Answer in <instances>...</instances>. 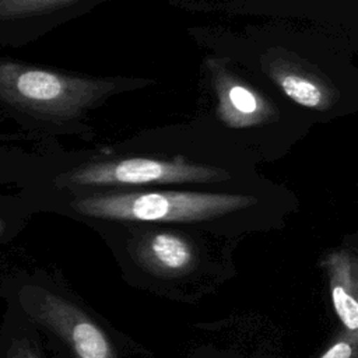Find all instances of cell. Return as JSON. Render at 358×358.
<instances>
[{
    "mask_svg": "<svg viewBox=\"0 0 358 358\" xmlns=\"http://www.w3.org/2000/svg\"><path fill=\"white\" fill-rule=\"evenodd\" d=\"M78 0H0V18H17L57 10Z\"/></svg>",
    "mask_w": 358,
    "mask_h": 358,
    "instance_id": "cell-9",
    "label": "cell"
},
{
    "mask_svg": "<svg viewBox=\"0 0 358 358\" xmlns=\"http://www.w3.org/2000/svg\"><path fill=\"white\" fill-rule=\"evenodd\" d=\"M66 179L76 186L211 183L229 179V172L196 164L180 155L173 158L130 157L81 165L70 171Z\"/></svg>",
    "mask_w": 358,
    "mask_h": 358,
    "instance_id": "cell-3",
    "label": "cell"
},
{
    "mask_svg": "<svg viewBox=\"0 0 358 358\" xmlns=\"http://www.w3.org/2000/svg\"><path fill=\"white\" fill-rule=\"evenodd\" d=\"M358 331L345 330L319 358H357Z\"/></svg>",
    "mask_w": 358,
    "mask_h": 358,
    "instance_id": "cell-10",
    "label": "cell"
},
{
    "mask_svg": "<svg viewBox=\"0 0 358 358\" xmlns=\"http://www.w3.org/2000/svg\"><path fill=\"white\" fill-rule=\"evenodd\" d=\"M255 197L207 192H130L103 193L78 199L77 213L102 220L140 222H197L248 208Z\"/></svg>",
    "mask_w": 358,
    "mask_h": 358,
    "instance_id": "cell-2",
    "label": "cell"
},
{
    "mask_svg": "<svg viewBox=\"0 0 358 358\" xmlns=\"http://www.w3.org/2000/svg\"><path fill=\"white\" fill-rule=\"evenodd\" d=\"M263 67L271 81L295 103L324 112L334 106L338 91L294 55L271 50L263 57Z\"/></svg>",
    "mask_w": 358,
    "mask_h": 358,
    "instance_id": "cell-5",
    "label": "cell"
},
{
    "mask_svg": "<svg viewBox=\"0 0 358 358\" xmlns=\"http://www.w3.org/2000/svg\"><path fill=\"white\" fill-rule=\"evenodd\" d=\"M52 319L78 358H116L106 334L76 306L53 303Z\"/></svg>",
    "mask_w": 358,
    "mask_h": 358,
    "instance_id": "cell-8",
    "label": "cell"
},
{
    "mask_svg": "<svg viewBox=\"0 0 358 358\" xmlns=\"http://www.w3.org/2000/svg\"><path fill=\"white\" fill-rule=\"evenodd\" d=\"M119 85L113 78L71 76L0 60V99L24 112L56 122L83 116Z\"/></svg>",
    "mask_w": 358,
    "mask_h": 358,
    "instance_id": "cell-1",
    "label": "cell"
},
{
    "mask_svg": "<svg viewBox=\"0 0 358 358\" xmlns=\"http://www.w3.org/2000/svg\"><path fill=\"white\" fill-rule=\"evenodd\" d=\"M322 266L329 277L336 315L348 331H358V262L348 249L327 253Z\"/></svg>",
    "mask_w": 358,
    "mask_h": 358,
    "instance_id": "cell-7",
    "label": "cell"
},
{
    "mask_svg": "<svg viewBox=\"0 0 358 358\" xmlns=\"http://www.w3.org/2000/svg\"><path fill=\"white\" fill-rule=\"evenodd\" d=\"M206 67L217 99V116L231 129L262 126L277 119L270 99L234 74L220 59H208Z\"/></svg>",
    "mask_w": 358,
    "mask_h": 358,
    "instance_id": "cell-4",
    "label": "cell"
},
{
    "mask_svg": "<svg viewBox=\"0 0 358 358\" xmlns=\"http://www.w3.org/2000/svg\"><path fill=\"white\" fill-rule=\"evenodd\" d=\"M133 260L145 271L158 277H179L196 263L193 243L172 231H147L129 242Z\"/></svg>",
    "mask_w": 358,
    "mask_h": 358,
    "instance_id": "cell-6",
    "label": "cell"
}]
</instances>
